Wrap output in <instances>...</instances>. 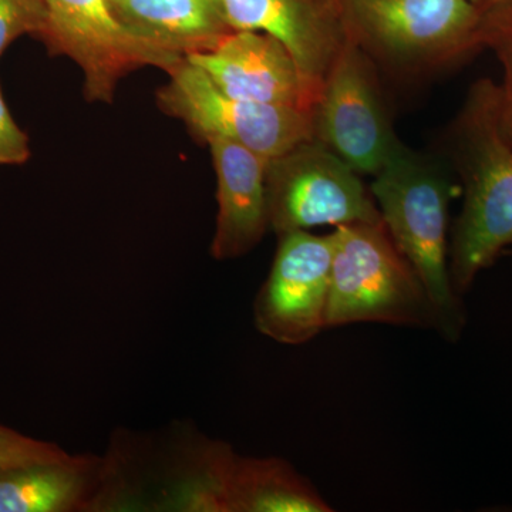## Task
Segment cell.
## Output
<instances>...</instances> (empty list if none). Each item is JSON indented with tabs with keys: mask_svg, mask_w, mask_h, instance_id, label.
Wrapping results in <instances>:
<instances>
[{
	"mask_svg": "<svg viewBox=\"0 0 512 512\" xmlns=\"http://www.w3.org/2000/svg\"><path fill=\"white\" fill-rule=\"evenodd\" d=\"M497 103V83L477 80L444 134L464 191L450 241L451 282L460 296L512 248V148L498 127Z\"/></svg>",
	"mask_w": 512,
	"mask_h": 512,
	"instance_id": "cell-1",
	"label": "cell"
},
{
	"mask_svg": "<svg viewBox=\"0 0 512 512\" xmlns=\"http://www.w3.org/2000/svg\"><path fill=\"white\" fill-rule=\"evenodd\" d=\"M370 191L390 237L426 289L436 329L456 340L466 315L450 276L448 224L454 184L446 168L402 144L375 175Z\"/></svg>",
	"mask_w": 512,
	"mask_h": 512,
	"instance_id": "cell-2",
	"label": "cell"
},
{
	"mask_svg": "<svg viewBox=\"0 0 512 512\" xmlns=\"http://www.w3.org/2000/svg\"><path fill=\"white\" fill-rule=\"evenodd\" d=\"M343 32L396 77L446 72L483 52L484 10L471 0H333Z\"/></svg>",
	"mask_w": 512,
	"mask_h": 512,
	"instance_id": "cell-3",
	"label": "cell"
},
{
	"mask_svg": "<svg viewBox=\"0 0 512 512\" xmlns=\"http://www.w3.org/2000/svg\"><path fill=\"white\" fill-rule=\"evenodd\" d=\"M326 329L377 322L436 329L426 289L384 222L336 227Z\"/></svg>",
	"mask_w": 512,
	"mask_h": 512,
	"instance_id": "cell-4",
	"label": "cell"
},
{
	"mask_svg": "<svg viewBox=\"0 0 512 512\" xmlns=\"http://www.w3.org/2000/svg\"><path fill=\"white\" fill-rule=\"evenodd\" d=\"M167 73L170 80L158 90V107L183 121L197 140L231 141L266 160L313 140L312 111L235 99L187 59Z\"/></svg>",
	"mask_w": 512,
	"mask_h": 512,
	"instance_id": "cell-5",
	"label": "cell"
},
{
	"mask_svg": "<svg viewBox=\"0 0 512 512\" xmlns=\"http://www.w3.org/2000/svg\"><path fill=\"white\" fill-rule=\"evenodd\" d=\"M266 200L269 229L278 237L322 225L383 221L362 175L316 140L268 160Z\"/></svg>",
	"mask_w": 512,
	"mask_h": 512,
	"instance_id": "cell-6",
	"label": "cell"
},
{
	"mask_svg": "<svg viewBox=\"0 0 512 512\" xmlns=\"http://www.w3.org/2000/svg\"><path fill=\"white\" fill-rule=\"evenodd\" d=\"M313 140L357 174L373 175L402 146L380 84L377 66L345 36L312 109Z\"/></svg>",
	"mask_w": 512,
	"mask_h": 512,
	"instance_id": "cell-7",
	"label": "cell"
},
{
	"mask_svg": "<svg viewBox=\"0 0 512 512\" xmlns=\"http://www.w3.org/2000/svg\"><path fill=\"white\" fill-rule=\"evenodd\" d=\"M45 26L37 39L50 55L67 56L82 69L84 96L113 103L121 79L153 66L168 70L185 57L158 49L134 35L114 12L110 0H43Z\"/></svg>",
	"mask_w": 512,
	"mask_h": 512,
	"instance_id": "cell-8",
	"label": "cell"
},
{
	"mask_svg": "<svg viewBox=\"0 0 512 512\" xmlns=\"http://www.w3.org/2000/svg\"><path fill=\"white\" fill-rule=\"evenodd\" d=\"M333 235L293 231L278 249L254 303L256 329L282 345H303L326 329Z\"/></svg>",
	"mask_w": 512,
	"mask_h": 512,
	"instance_id": "cell-9",
	"label": "cell"
},
{
	"mask_svg": "<svg viewBox=\"0 0 512 512\" xmlns=\"http://www.w3.org/2000/svg\"><path fill=\"white\" fill-rule=\"evenodd\" d=\"M228 96L312 111L316 96L284 43L261 32L234 30L220 45L185 57Z\"/></svg>",
	"mask_w": 512,
	"mask_h": 512,
	"instance_id": "cell-10",
	"label": "cell"
},
{
	"mask_svg": "<svg viewBox=\"0 0 512 512\" xmlns=\"http://www.w3.org/2000/svg\"><path fill=\"white\" fill-rule=\"evenodd\" d=\"M232 30H249L284 43L319 99L333 60L345 42L335 5L322 0H218Z\"/></svg>",
	"mask_w": 512,
	"mask_h": 512,
	"instance_id": "cell-11",
	"label": "cell"
},
{
	"mask_svg": "<svg viewBox=\"0 0 512 512\" xmlns=\"http://www.w3.org/2000/svg\"><path fill=\"white\" fill-rule=\"evenodd\" d=\"M217 174L218 214L211 255L218 261L251 252L269 229L266 200L268 160L231 143L207 141Z\"/></svg>",
	"mask_w": 512,
	"mask_h": 512,
	"instance_id": "cell-12",
	"label": "cell"
},
{
	"mask_svg": "<svg viewBox=\"0 0 512 512\" xmlns=\"http://www.w3.org/2000/svg\"><path fill=\"white\" fill-rule=\"evenodd\" d=\"M104 477L106 458L90 454L0 468V512L93 511Z\"/></svg>",
	"mask_w": 512,
	"mask_h": 512,
	"instance_id": "cell-13",
	"label": "cell"
},
{
	"mask_svg": "<svg viewBox=\"0 0 512 512\" xmlns=\"http://www.w3.org/2000/svg\"><path fill=\"white\" fill-rule=\"evenodd\" d=\"M134 35L177 57L204 53L234 32L218 0H110Z\"/></svg>",
	"mask_w": 512,
	"mask_h": 512,
	"instance_id": "cell-14",
	"label": "cell"
},
{
	"mask_svg": "<svg viewBox=\"0 0 512 512\" xmlns=\"http://www.w3.org/2000/svg\"><path fill=\"white\" fill-rule=\"evenodd\" d=\"M328 501L281 458H235L229 512H329Z\"/></svg>",
	"mask_w": 512,
	"mask_h": 512,
	"instance_id": "cell-15",
	"label": "cell"
},
{
	"mask_svg": "<svg viewBox=\"0 0 512 512\" xmlns=\"http://www.w3.org/2000/svg\"><path fill=\"white\" fill-rule=\"evenodd\" d=\"M483 10L484 47L503 67V80L497 83L498 127L512 148V0Z\"/></svg>",
	"mask_w": 512,
	"mask_h": 512,
	"instance_id": "cell-16",
	"label": "cell"
},
{
	"mask_svg": "<svg viewBox=\"0 0 512 512\" xmlns=\"http://www.w3.org/2000/svg\"><path fill=\"white\" fill-rule=\"evenodd\" d=\"M45 18L43 0H0V57L20 36H39Z\"/></svg>",
	"mask_w": 512,
	"mask_h": 512,
	"instance_id": "cell-17",
	"label": "cell"
},
{
	"mask_svg": "<svg viewBox=\"0 0 512 512\" xmlns=\"http://www.w3.org/2000/svg\"><path fill=\"white\" fill-rule=\"evenodd\" d=\"M67 456L70 454L56 444L32 439L9 427L0 426V468L62 460Z\"/></svg>",
	"mask_w": 512,
	"mask_h": 512,
	"instance_id": "cell-18",
	"label": "cell"
},
{
	"mask_svg": "<svg viewBox=\"0 0 512 512\" xmlns=\"http://www.w3.org/2000/svg\"><path fill=\"white\" fill-rule=\"evenodd\" d=\"M29 137L13 119L0 89V165H22L29 160Z\"/></svg>",
	"mask_w": 512,
	"mask_h": 512,
	"instance_id": "cell-19",
	"label": "cell"
},
{
	"mask_svg": "<svg viewBox=\"0 0 512 512\" xmlns=\"http://www.w3.org/2000/svg\"><path fill=\"white\" fill-rule=\"evenodd\" d=\"M471 2L476 3L477 6H480L481 9L490 8V6L500 5V3L510 2V0H471Z\"/></svg>",
	"mask_w": 512,
	"mask_h": 512,
	"instance_id": "cell-20",
	"label": "cell"
},
{
	"mask_svg": "<svg viewBox=\"0 0 512 512\" xmlns=\"http://www.w3.org/2000/svg\"><path fill=\"white\" fill-rule=\"evenodd\" d=\"M322 2L330 3V5H335V2H333V0H322Z\"/></svg>",
	"mask_w": 512,
	"mask_h": 512,
	"instance_id": "cell-21",
	"label": "cell"
}]
</instances>
